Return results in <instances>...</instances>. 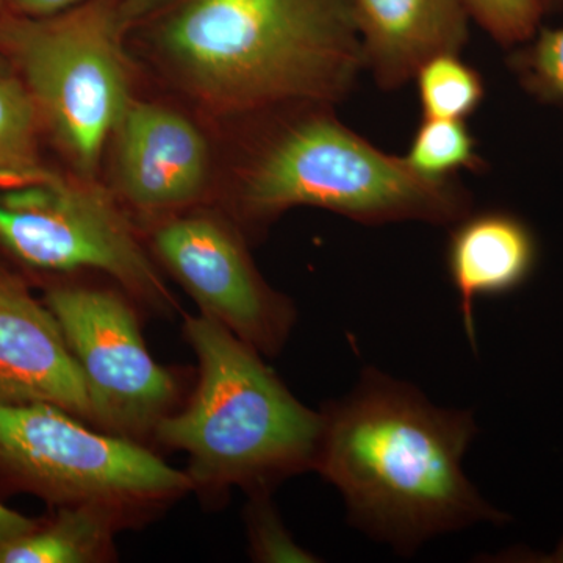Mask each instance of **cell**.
I'll return each instance as SVG.
<instances>
[{
  "label": "cell",
  "mask_w": 563,
  "mask_h": 563,
  "mask_svg": "<svg viewBox=\"0 0 563 563\" xmlns=\"http://www.w3.org/2000/svg\"><path fill=\"white\" fill-rule=\"evenodd\" d=\"M321 415L313 470L342 493L351 525L396 553L509 521L463 470L477 435L472 410L435 406L412 384L366 368Z\"/></svg>",
  "instance_id": "1"
},
{
  "label": "cell",
  "mask_w": 563,
  "mask_h": 563,
  "mask_svg": "<svg viewBox=\"0 0 563 563\" xmlns=\"http://www.w3.org/2000/svg\"><path fill=\"white\" fill-rule=\"evenodd\" d=\"M150 22L158 69L225 121L282 103L336 106L365 69L354 0H177Z\"/></svg>",
  "instance_id": "2"
},
{
  "label": "cell",
  "mask_w": 563,
  "mask_h": 563,
  "mask_svg": "<svg viewBox=\"0 0 563 563\" xmlns=\"http://www.w3.org/2000/svg\"><path fill=\"white\" fill-rule=\"evenodd\" d=\"M333 103L290 102L229 121L235 128L222 196L244 231L317 207L366 225H453L473 211L455 179H431L352 131Z\"/></svg>",
  "instance_id": "3"
},
{
  "label": "cell",
  "mask_w": 563,
  "mask_h": 563,
  "mask_svg": "<svg viewBox=\"0 0 563 563\" xmlns=\"http://www.w3.org/2000/svg\"><path fill=\"white\" fill-rule=\"evenodd\" d=\"M199 363L196 391L181 412L155 426L166 446L190 455L192 485L254 492L314 468L322 415L303 406L262 361V352L206 314L185 318Z\"/></svg>",
  "instance_id": "4"
},
{
  "label": "cell",
  "mask_w": 563,
  "mask_h": 563,
  "mask_svg": "<svg viewBox=\"0 0 563 563\" xmlns=\"http://www.w3.org/2000/svg\"><path fill=\"white\" fill-rule=\"evenodd\" d=\"M121 0L32 18L0 14V55L22 80L74 174L98 179L111 135L131 106L132 66Z\"/></svg>",
  "instance_id": "5"
},
{
  "label": "cell",
  "mask_w": 563,
  "mask_h": 563,
  "mask_svg": "<svg viewBox=\"0 0 563 563\" xmlns=\"http://www.w3.org/2000/svg\"><path fill=\"white\" fill-rule=\"evenodd\" d=\"M0 468L63 506L106 503L128 509L195 487L188 474L135 440L91 431L51 404L0 402Z\"/></svg>",
  "instance_id": "6"
},
{
  "label": "cell",
  "mask_w": 563,
  "mask_h": 563,
  "mask_svg": "<svg viewBox=\"0 0 563 563\" xmlns=\"http://www.w3.org/2000/svg\"><path fill=\"white\" fill-rule=\"evenodd\" d=\"M0 244L33 268L101 272L155 309L174 306L125 207L98 179L58 174L3 191Z\"/></svg>",
  "instance_id": "7"
},
{
  "label": "cell",
  "mask_w": 563,
  "mask_h": 563,
  "mask_svg": "<svg viewBox=\"0 0 563 563\" xmlns=\"http://www.w3.org/2000/svg\"><path fill=\"white\" fill-rule=\"evenodd\" d=\"M46 306L84 374L92 424L129 440L154 432L172 413L177 385L152 358L128 299L73 285L47 291Z\"/></svg>",
  "instance_id": "8"
},
{
  "label": "cell",
  "mask_w": 563,
  "mask_h": 563,
  "mask_svg": "<svg viewBox=\"0 0 563 563\" xmlns=\"http://www.w3.org/2000/svg\"><path fill=\"white\" fill-rule=\"evenodd\" d=\"M152 251L202 314L262 354H277L287 343L295 307L263 279L231 217L185 210L162 218L152 232Z\"/></svg>",
  "instance_id": "9"
},
{
  "label": "cell",
  "mask_w": 563,
  "mask_h": 563,
  "mask_svg": "<svg viewBox=\"0 0 563 563\" xmlns=\"http://www.w3.org/2000/svg\"><path fill=\"white\" fill-rule=\"evenodd\" d=\"M110 190L146 217L190 210L218 176V155L201 125L163 102L133 98L111 135ZM107 150V151H109Z\"/></svg>",
  "instance_id": "10"
},
{
  "label": "cell",
  "mask_w": 563,
  "mask_h": 563,
  "mask_svg": "<svg viewBox=\"0 0 563 563\" xmlns=\"http://www.w3.org/2000/svg\"><path fill=\"white\" fill-rule=\"evenodd\" d=\"M0 402L51 404L92 422L81 374L57 318L0 265Z\"/></svg>",
  "instance_id": "11"
},
{
  "label": "cell",
  "mask_w": 563,
  "mask_h": 563,
  "mask_svg": "<svg viewBox=\"0 0 563 563\" xmlns=\"http://www.w3.org/2000/svg\"><path fill=\"white\" fill-rule=\"evenodd\" d=\"M363 66L385 91L415 79L426 62L461 54L470 38L465 0H354Z\"/></svg>",
  "instance_id": "12"
},
{
  "label": "cell",
  "mask_w": 563,
  "mask_h": 563,
  "mask_svg": "<svg viewBox=\"0 0 563 563\" xmlns=\"http://www.w3.org/2000/svg\"><path fill=\"white\" fill-rule=\"evenodd\" d=\"M451 229L448 273L457 291L463 328L476 350L474 303L523 287L539 263V240L523 218L507 210L470 211Z\"/></svg>",
  "instance_id": "13"
},
{
  "label": "cell",
  "mask_w": 563,
  "mask_h": 563,
  "mask_svg": "<svg viewBox=\"0 0 563 563\" xmlns=\"http://www.w3.org/2000/svg\"><path fill=\"white\" fill-rule=\"evenodd\" d=\"M118 506L79 503L63 506L57 520L0 544V563H91L110 559L122 520Z\"/></svg>",
  "instance_id": "14"
},
{
  "label": "cell",
  "mask_w": 563,
  "mask_h": 563,
  "mask_svg": "<svg viewBox=\"0 0 563 563\" xmlns=\"http://www.w3.org/2000/svg\"><path fill=\"white\" fill-rule=\"evenodd\" d=\"M44 125L31 92L13 73H0V190L54 179L40 150Z\"/></svg>",
  "instance_id": "15"
},
{
  "label": "cell",
  "mask_w": 563,
  "mask_h": 563,
  "mask_svg": "<svg viewBox=\"0 0 563 563\" xmlns=\"http://www.w3.org/2000/svg\"><path fill=\"white\" fill-rule=\"evenodd\" d=\"M404 158L415 173L431 179H450L459 172H487L477 141L462 120L422 118Z\"/></svg>",
  "instance_id": "16"
},
{
  "label": "cell",
  "mask_w": 563,
  "mask_h": 563,
  "mask_svg": "<svg viewBox=\"0 0 563 563\" xmlns=\"http://www.w3.org/2000/svg\"><path fill=\"white\" fill-rule=\"evenodd\" d=\"M415 80L422 118L465 121L485 98L483 76L463 62L461 54L431 58L421 66Z\"/></svg>",
  "instance_id": "17"
},
{
  "label": "cell",
  "mask_w": 563,
  "mask_h": 563,
  "mask_svg": "<svg viewBox=\"0 0 563 563\" xmlns=\"http://www.w3.org/2000/svg\"><path fill=\"white\" fill-rule=\"evenodd\" d=\"M509 68L523 90L543 103H563V27H540L515 47Z\"/></svg>",
  "instance_id": "18"
},
{
  "label": "cell",
  "mask_w": 563,
  "mask_h": 563,
  "mask_svg": "<svg viewBox=\"0 0 563 563\" xmlns=\"http://www.w3.org/2000/svg\"><path fill=\"white\" fill-rule=\"evenodd\" d=\"M470 16L507 49L521 46L542 27L543 0H465Z\"/></svg>",
  "instance_id": "19"
},
{
  "label": "cell",
  "mask_w": 563,
  "mask_h": 563,
  "mask_svg": "<svg viewBox=\"0 0 563 563\" xmlns=\"http://www.w3.org/2000/svg\"><path fill=\"white\" fill-rule=\"evenodd\" d=\"M265 490L255 492L254 501L247 509L251 555L254 561L266 563L318 562L313 554L291 539L279 515L266 498Z\"/></svg>",
  "instance_id": "20"
},
{
  "label": "cell",
  "mask_w": 563,
  "mask_h": 563,
  "mask_svg": "<svg viewBox=\"0 0 563 563\" xmlns=\"http://www.w3.org/2000/svg\"><path fill=\"white\" fill-rule=\"evenodd\" d=\"M177 0H121L120 13L125 31L147 24Z\"/></svg>",
  "instance_id": "21"
},
{
  "label": "cell",
  "mask_w": 563,
  "mask_h": 563,
  "mask_svg": "<svg viewBox=\"0 0 563 563\" xmlns=\"http://www.w3.org/2000/svg\"><path fill=\"white\" fill-rule=\"evenodd\" d=\"M84 2L85 0H10V5L13 7L14 13L43 18L62 13Z\"/></svg>",
  "instance_id": "22"
},
{
  "label": "cell",
  "mask_w": 563,
  "mask_h": 563,
  "mask_svg": "<svg viewBox=\"0 0 563 563\" xmlns=\"http://www.w3.org/2000/svg\"><path fill=\"white\" fill-rule=\"evenodd\" d=\"M38 528L32 520L24 515L14 512L9 507L0 504V544L10 542L16 537L25 536Z\"/></svg>",
  "instance_id": "23"
},
{
  "label": "cell",
  "mask_w": 563,
  "mask_h": 563,
  "mask_svg": "<svg viewBox=\"0 0 563 563\" xmlns=\"http://www.w3.org/2000/svg\"><path fill=\"white\" fill-rule=\"evenodd\" d=\"M533 562L563 563V536L550 554L543 558L531 559Z\"/></svg>",
  "instance_id": "24"
},
{
  "label": "cell",
  "mask_w": 563,
  "mask_h": 563,
  "mask_svg": "<svg viewBox=\"0 0 563 563\" xmlns=\"http://www.w3.org/2000/svg\"><path fill=\"white\" fill-rule=\"evenodd\" d=\"M9 70H11L9 62H7L5 58L0 55V73H9Z\"/></svg>",
  "instance_id": "25"
},
{
  "label": "cell",
  "mask_w": 563,
  "mask_h": 563,
  "mask_svg": "<svg viewBox=\"0 0 563 563\" xmlns=\"http://www.w3.org/2000/svg\"><path fill=\"white\" fill-rule=\"evenodd\" d=\"M544 5H547V10L554 9L555 5H561L563 0H543Z\"/></svg>",
  "instance_id": "26"
},
{
  "label": "cell",
  "mask_w": 563,
  "mask_h": 563,
  "mask_svg": "<svg viewBox=\"0 0 563 563\" xmlns=\"http://www.w3.org/2000/svg\"><path fill=\"white\" fill-rule=\"evenodd\" d=\"M3 0H0V9H2Z\"/></svg>",
  "instance_id": "27"
}]
</instances>
